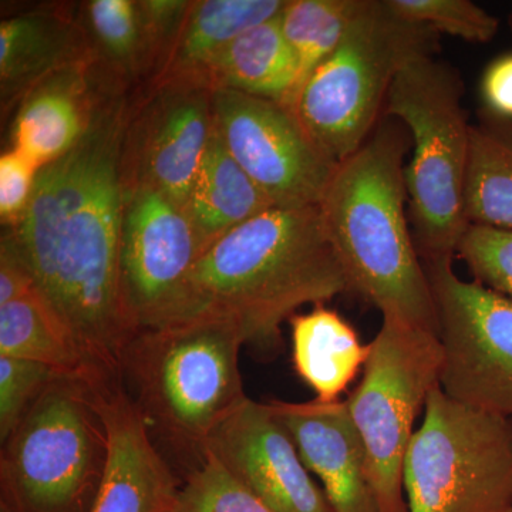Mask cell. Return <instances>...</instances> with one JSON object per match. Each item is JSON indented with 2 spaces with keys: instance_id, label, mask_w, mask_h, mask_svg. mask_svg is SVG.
<instances>
[{
  "instance_id": "1",
  "label": "cell",
  "mask_w": 512,
  "mask_h": 512,
  "mask_svg": "<svg viewBox=\"0 0 512 512\" xmlns=\"http://www.w3.org/2000/svg\"><path fill=\"white\" fill-rule=\"evenodd\" d=\"M130 107L121 82L104 83L84 136L40 170L28 210L2 235L103 380L120 379L124 350L137 333L120 276Z\"/></svg>"
},
{
  "instance_id": "2",
  "label": "cell",
  "mask_w": 512,
  "mask_h": 512,
  "mask_svg": "<svg viewBox=\"0 0 512 512\" xmlns=\"http://www.w3.org/2000/svg\"><path fill=\"white\" fill-rule=\"evenodd\" d=\"M350 291L319 207H272L202 251L167 323L198 316L237 323L251 345L275 349L281 325L308 303Z\"/></svg>"
},
{
  "instance_id": "3",
  "label": "cell",
  "mask_w": 512,
  "mask_h": 512,
  "mask_svg": "<svg viewBox=\"0 0 512 512\" xmlns=\"http://www.w3.org/2000/svg\"><path fill=\"white\" fill-rule=\"evenodd\" d=\"M410 143L406 127L384 117L366 143L338 164L318 207L350 291L383 316L437 333L436 303L406 215Z\"/></svg>"
},
{
  "instance_id": "4",
  "label": "cell",
  "mask_w": 512,
  "mask_h": 512,
  "mask_svg": "<svg viewBox=\"0 0 512 512\" xmlns=\"http://www.w3.org/2000/svg\"><path fill=\"white\" fill-rule=\"evenodd\" d=\"M237 323L198 316L138 330L123 353L120 379L151 434L195 451L200 461L212 431L247 399Z\"/></svg>"
},
{
  "instance_id": "5",
  "label": "cell",
  "mask_w": 512,
  "mask_h": 512,
  "mask_svg": "<svg viewBox=\"0 0 512 512\" xmlns=\"http://www.w3.org/2000/svg\"><path fill=\"white\" fill-rule=\"evenodd\" d=\"M463 96L460 73L427 53L404 63L384 104V117L399 120L413 144L404 181L414 244L423 262L454 258L470 225L466 180L471 124Z\"/></svg>"
},
{
  "instance_id": "6",
  "label": "cell",
  "mask_w": 512,
  "mask_h": 512,
  "mask_svg": "<svg viewBox=\"0 0 512 512\" xmlns=\"http://www.w3.org/2000/svg\"><path fill=\"white\" fill-rule=\"evenodd\" d=\"M437 36L394 15L386 0H366L335 52L284 104L319 150L342 163L372 136L404 63L433 55Z\"/></svg>"
},
{
  "instance_id": "7",
  "label": "cell",
  "mask_w": 512,
  "mask_h": 512,
  "mask_svg": "<svg viewBox=\"0 0 512 512\" xmlns=\"http://www.w3.org/2000/svg\"><path fill=\"white\" fill-rule=\"evenodd\" d=\"M2 444L0 512H89L107 460L94 382L57 376Z\"/></svg>"
},
{
  "instance_id": "8",
  "label": "cell",
  "mask_w": 512,
  "mask_h": 512,
  "mask_svg": "<svg viewBox=\"0 0 512 512\" xmlns=\"http://www.w3.org/2000/svg\"><path fill=\"white\" fill-rule=\"evenodd\" d=\"M409 512H508L512 419L458 403L436 387L403 471Z\"/></svg>"
},
{
  "instance_id": "9",
  "label": "cell",
  "mask_w": 512,
  "mask_h": 512,
  "mask_svg": "<svg viewBox=\"0 0 512 512\" xmlns=\"http://www.w3.org/2000/svg\"><path fill=\"white\" fill-rule=\"evenodd\" d=\"M363 377L346 402L367 458L379 512H409L403 471L414 423L440 387L443 346L437 333L383 316Z\"/></svg>"
},
{
  "instance_id": "10",
  "label": "cell",
  "mask_w": 512,
  "mask_h": 512,
  "mask_svg": "<svg viewBox=\"0 0 512 512\" xmlns=\"http://www.w3.org/2000/svg\"><path fill=\"white\" fill-rule=\"evenodd\" d=\"M443 346L440 387L458 403L512 419V301L456 274L453 258L423 262Z\"/></svg>"
},
{
  "instance_id": "11",
  "label": "cell",
  "mask_w": 512,
  "mask_h": 512,
  "mask_svg": "<svg viewBox=\"0 0 512 512\" xmlns=\"http://www.w3.org/2000/svg\"><path fill=\"white\" fill-rule=\"evenodd\" d=\"M215 133L275 207H316L338 164L319 150L284 103L212 92Z\"/></svg>"
},
{
  "instance_id": "12",
  "label": "cell",
  "mask_w": 512,
  "mask_h": 512,
  "mask_svg": "<svg viewBox=\"0 0 512 512\" xmlns=\"http://www.w3.org/2000/svg\"><path fill=\"white\" fill-rule=\"evenodd\" d=\"M202 254L180 204L148 187H124L120 276L124 306L136 332L165 325Z\"/></svg>"
},
{
  "instance_id": "13",
  "label": "cell",
  "mask_w": 512,
  "mask_h": 512,
  "mask_svg": "<svg viewBox=\"0 0 512 512\" xmlns=\"http://www.w3.org/2000/svg\"><path fill=\"white\" fill-rule=\"evenodd\" d=\"M212 92L201 84L165 83L130 107L124 187L153 188L185 208L214 131Z\"/></svg>"
},
{
  "instance_id": "14",
  "label": "cell",
  "mask_w": 512,
  "mask_h": 512,
  "mask_svg": "<svg viewBox=\"0 0 512 512\" xmlns=\"http://www.w3.org/2000/svg\"><path fill=\"white\" fill-rule=\"evenodd\" d=\"M205 453L276 512H332L268 404L242 400L212 431Z\"/></svg>"
},
{
  "instance_id": "15",
  "label": "cell",
  "mask_w": 512,
  "mask_h": 512,
  "mask_svg": "<svg viewBox=\"0 0 512 512\" xmlns=\"http://www.w3.org/2000/svg\"><path fill=\"white\" fill-rule=\"evenodd\" d=\"M107 433V460L89 512H173L178 483L121 379L94 383Z\"/></svg>"
},
{
  "instance_id": "16",
  "label": "cell",
  "mask_w": 512,
  "mask_h": 512,
  "mask_svg": "<svg viewBox=\"0 0 512 512\" xmlns=\"http://www.w3.org/2000/svg\"><path fill=\"white\" fill-rule=\"evenodd\" d=\"M268 406L298 448L309 473L319 478L332 512H379L365 447L346 400H274Z\"/></svg>"
},
{
  "instance_id": "17",
  "label": "cell",
  "mask_w": 512,
  "mask_h": 512,
  "mask_svg": "<svg viewBox=\"0 0 512 512\" xmlns=\"http://www.w3.org/2000/svg\"><path fill=\"white\" fill-rule=\"evenodd\" d=\"M96 63L59 70L23 97L13 123L12 148L43 168L79 143L106 83L97 84Z\"/></svg>"
},
{
  "instance_id": "18",
  "label": "cell",
  "mask_w": 512,
  "mask_h": 512,
  "mask_svg": "<svg viewBox=\"0 0 512 512\" xmlns=\"http://www.w3.org/2000/svg\"><path fill=\"white\" fill-rule=\"evenodd\" d=\"M99 60L86 28L55 10H33L0 23L3 106L18 103L46 77Z\"/></svg>"
},
{
  "instance_id": "19",
  "label": "cell",
  "mask_w": 512,
  "mask_h": 512,
  "mask_svg": "<svg viewBox=\"0 0 512 512\" xmlns=\"http://www.w3.org/2000/svg\"><path fill=\"white\" fill-rule=\"evenodd\" d=\"M285 6L286 0L191 2L173 45L151 79V87L165 83L205 86V73L225 47L247 30L278 18Z\"/></svg>"
},
{
  "instance_id": "20",
  "label": "cell",
  "mask_w": 512,
  "mask_h": 512,
  "mask_svg": "<svg viewBox=\"0 0 512 512\" xmlns=\"http://www.w3.org/2000/svg\"><path fill=\"white\" fill-rule=\"evenodd\" d=\"M292 360L296 373L320 402H336L365 369L369 345L338 312L315 305L311 312L293 315Z\"/></svg>"
},
{
  "instance_id": "21",
  "label": "cell",
  "mask_w": 512,
  "mask_h": 512,
  "mask_svg": "<svg viewBox=\"0 0 512 512\" xmlns=\"http://www.w3.org/2000/svg\"><path fill=\"white\" fill-rule=\"evenodd\" d=\"M275 207L239 167L212 131L185 212L200 238L202 251L231 229Z\"/></svg>"
},
{
  "instance_id": "22",
  "label": "cell",
  "mask_w": 512,
  "mask_h": 512,
  "mask_svg": "<svg viewBox=\"0 0 512 512\" xmlns=\"http://www.w3.org/2000/svg\"><path fill=\"white\" fill-rule=\"evenodd\" d=\"M299 66L278 18L261 23L225 47L204 77L211 90H234L285 103L298 83Z\"/></svg>"
},
{
  "instance_id": "23",
  "label": "cell",
  "mask_w": 512,
  "mask_h": 512,
  "mask_svg": "<svg viewBox=\"0 0 512 512\" xmlns=\"http://www.w3.org/2000/svg\"><path fill=\"white\" fill-rule=\"evenodd\" d=\"M0 356L40 363L59 375L106 382L94 375L72 330L37 288L0 306Z\"/></svg>"
},
{
  "instance_id": "24",
  "label": "cell",
  "mask_w": 512,
  "mask_h": 512,
  "mask_svg": "<svg viewBox=\"0 0 512 512\" xmlns=\"http://www.w3.org/2000/svg\"><path fill=\"white\" fill-rule=\"evenodd\" d=\"M466 215L470 224L512 229V120L484 110L471 124Z\"/></svg>"
},
{
  "instance_id": "25",
  "label": "cell",
  "mask_w": 512,
  "mask_h": 512,
  "mask_svg": "<svg viewBox=\"0 0 512 512\" xmlns=\"http://www.w3.org/2000/svg\"><path fill=\"white\" fill-rule=\"evenodd\" d=\"M365 2L366 0L286 2L284 10L279 15V25L298 60V83L293 92L323 60L335 52L350 26L362 12Z\"/></svg>"
},
{
  "instance_id": "26",
  "label": "cell",
  "mask_w": 512,
  "mask_h": 512,
  "mask_svg": "<svg viewBox=\"0 0 512 512\" xmlns=\"http://www.w3.org/2000/svg\"><path fill=\"white\" fill-rule=\"evenodd\" d=\"M89 37L96 52L113 64L117 76H131L148 69L146 42L137 2L93 0L84 6ZM100 56V55H99Z\"/></svg>"
},
{
  "instance_id": "27",
  "label": "cell",
  "mask_w": 512,
  "mask_h": 512,
  "mask_svg": "<svg viewBox=\"0 0 512 512\" xmlns=\"http://www.w3.org/2000/svg\"><path fill=\"white\" fill-rule=\"evenodd\" d=\"M173 512H276L205 453L178 491Z\"/></svg>"
},
{
  "instance_id": "28",
  "label": "cell",
  "mask_w": 512,
  "mask_h": 512,
  "mask_svg": "<svg viewBox=\"0 0 512 512\" xmlns=\"http://www.w3.org/2000/svg\"><path fill=\"white\" fill-rule=\"evenodd\" d=\"M394 15L437 35L488 43L500 30V20L470 0H386Z\"/></svg>"
},
{
  "instance_id": "29",
  "label": "cell",
  "mask_w": 512,
  "mask_h": 512,
  "mask_svg": "<svg viewBox=\"0 0 512 512\" xmlns=\"http://www.w3.org/2000/svg\"><path fill=\"white\" fill-rule=\"evenodd\" d=\"M457 255L466 262L474 281L512 301V229L470 224Z\"/></svg>"
},
{
  "instance_id": "30",
  "label": "cell",
  "mask_w": 512,
  "mask_h": 512,
  "mask_svg": "<svg viewBox=\"0 0 512 512\" xmlns=\"http://www.w3.org/2000/svg\"><path fill=\"white\" fill-rule=\"evenodd\" d=\"M59 373L40 363L0 356V440L5 443Z\"/></svg>"
},
{
  "instance_id": "31",
  "label": "cell",
  "mask_w": 512,
  "mask_h": 512,
  "mask_svg": "<svg viewBox=\"0 0 512 512\" xmlns=\"http://www.w3.org/2000/svg\"><path fill=\"white\" fill-rule=\"evenodd\" d=\"M40 170V165L15 148L10 147L0 156V218L3 227H15L28 210Z\"/></svg>"
},
{
  "instance_id": "32",
  "label": "cell",
  "mask_w": 512,
  "mask_h": 512,
  "mask_svg": "<svg viewBox=\"0 0 512 512\" xmlns=\"http://www.w3.org/2000/svg\"><path fill=\"white\" fill-rule=\"evenodd\" d=\"M485 113L512 120V52L488 64L480 84Z\"/></svg>"
},
{
  "instance_id": "33",
  "label": "cell",
  "mask_w": 512,
  "mask_h": 512,
  "mask_svg": "<svg viewBox=\"0 0 512 512\" xmlns=\"http://www.w3.org/2000/svg\"><path fill=\"white\" fill-rule=\"evenodd\" d=\"M35 288V282L26 266L8 245L2 244L0 247V306L22 298Z\"/></svg>"
},
{
  "instance_id": "34",
  "label": "cell",
  "mask_w": 512,
  "mask_h": 512,
  "mask_svg": "<svg viewBox=\"0 0 512 512\" xmlns=\"http://www.w3.org/2000/svg\"><path fill=\"white\" fill-rule=\"evenodd\" d=\"M507 22H508V26H510V29H511V32H512V8L510 10V13H508Z\"/></svg>"
},
{
  "instance_id": "35",
  "label": "cell",
  "mask_w": 512,
  "mask_h": 512,
  "mask_svg": "<svg viewBox=\"0 0 512 512\" xmlns=\"http://www.w3.org/2000/svg\"><path fill=\"white\" fill-rule=\"evenodd\" d=\"M508 512H512V508H511V510H510V511H508Z\"/></svg>"
}]
</instances>
